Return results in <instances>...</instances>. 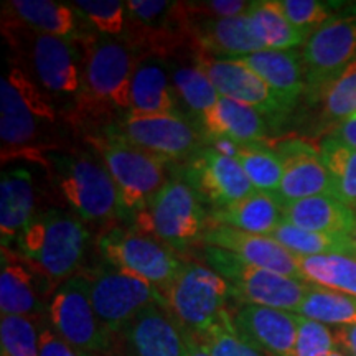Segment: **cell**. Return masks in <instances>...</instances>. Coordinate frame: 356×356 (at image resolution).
<instances>
[{
    "instance_id": "obj_1",
    "label": "cell",
    "mask_w": 356,
    "mask_h": 356,
    "mask_svg": "<svg viewBox=\"0 0 356 356\" xmlns=\"http://www.w3.org/2000/svg\"><path fill=\"white\" fill-rule=\"evenodd\" d=\"M83 47V83L74 113L111 126L131 113L132 78L140 58L126 43L104 35H96Z\"/></svg>"
},
{
    "instance_id": "obj_2",
    "label": "cell",
    "mask_w": 356,
    "mask_h": 356,
    "mask_svg": "<svg viewBox=\"0 0 356 356\" xmlns=\"http://www.w3.org/2000/svg\"><path fill=\"white\" fill-rule=\"evenodd\" d=\"M89 142L99 152L102 163L114 180L119 218L134 221L167 185L165 163L168 162L129 144L121 136L109 131L89 137Z\"/></svg>"
},
{
    "instance_id": "obj_3",
    "label": "cell",
    "mask_w": 356,
    "mask_h": 356,
    "mask_svg": "<svg viewBox=\"0 0 356 356\" xmlns=\"http://www.w3.org/2000/svg\"><path fill=\"white\" fill-rule=\"evenodd\" d=\"M88 238L79 218L50 208L30 220L17 246L20 256L37 264L58 284L73 277L83 259Z\"/></svg>"
},
{
    "instance_id": "obj_4",
    "label": "cell",
    "mask_w": 356,
    "mask_h": 356,
    "mask_svg": "<svg viewBox=\"0 0 356 356\" xmlns=\"http://www.w3.org/2000/svg\"><path fill=\"white\" fill-rule=\"evenodd\" d=\"M204 256L215 273L226 279L233 299L243 304L270 307L286 312H299L312 284L286 277L273 270L252 266L225 249L204 246Z\"/></svg>"
},
{
    "instance_id": "obj_5",
    "label": "cell",
    "mask_w": 356,
    "mask_h": 356,
    "mask_svg": "<svg viewBox=\"0 0 356 356\" xmlns=\"http://www.w3.org/2000/svg\"><path fill=\"white\" fill-rule=\"evenodd\" d=\"M58 188L86 221L106 222L119 218L118 190L104 163L89 154H51Z\"/></svg>"
},
{
    "instance_id": "obj_6",
    "label": "cell",
    "mask_w": 356,
    "mask_h": 356,
    "mask_svg": "<svg viewBox=\"0 0 356 356\" xmlns=\"http://www.w3.org/2000/svg\"><path fill=\"white\" fill-rule=\"evenodd\" d=\"M231 287L211 267L184 262L180 273L163 292L167 309L178 325L193 335H203L226 312Z\"/></svg>"
},
{
    "instance_id": "obj_7",
    "label": "cell",
    "mask_w": 356,
    "mask_h": 356,
    "mask_svg": "<svg viewBox=\"0 0 356 356\" xmlns=\"http://www.w3.org/2000/svg\"><path fill=\"white\" fill-rule=\"evenodd\" d=\"M208 213L197 191L184 180H168L149 208L134 220L142 233H150L173 251L202 241Z\"/></svg>"
},
{
    "instance_id": "obj_8",
    "label": "cell",
    "mask_w": 356,
    "mask_h": 356,
    "mask_svg": "<svg viewBox=\"0 0 356 356\" xmlns=\"http://www.w3.org/2000/svg\"><path fill=\"white\" fill-rule=\"evenodd\" d=\"M48 320L79 356H106L113 350L114 335L92 309L86 275H73L56 289L48 305Z\"/></svg>"
},
{
    "instance_id": "obj_9",
    "label": "cell",
    "mask_w": 356,
    "mask_h": 356,
    "mask_svg": "<svg viewBox=\"0 0 356 356\" xmlns=\"http://www.w3.org/2000/svg\"><path fill=\"white\" fill-rule=\"evenodd\" d=\"M55 122V111L33 79L12 68L0 81V139L2 152H22L38 139L42 124Z\"/></svg>"
},
{
    "instance_id": "obj_10",
    "label": "cell",
    "mask_w": 356,
    "mask_h": 356,
    "mask_svg": "<svg viewBox=\"0 0 356 356\" xmlns=\"http://www.w3.org/2000/svg\"><path fill=\"white\" fill-rule=\"evenodd\" d=\"M305 92L317 95L341 71L356 63V3H346L307 38L300 51Z\"/></svg>"
},
{
    "instance_id": "obj_11",
    "label": "cell",
    "mask_w": 356,
    "mask_h": 356,
    "mask_svg": "<svg viewBox=\"0 0 356 356\" xmlns=\"http://www.w3.org/2000/svg\"><path fill=\"white\" fill-rule=\"evenodd\" d=\"M92 309L108 330L118 335L150 305H165L162 292L149 280L113 264L86 275Z\"/></svg>"
},
{
    "instance_id": "obj_12",
    "label": "cell",
    "mask_w": 356,
    "mask_h": 356,
    "mask_svg": "<svg viewBox=\"0 0 356 356\" xmlns=\"http://www.w3.org/2000/svg\"><path fill=\"white\" fill-rule=\"evenodd\" d=\"M99 248L109 264L149 280L162 296L184 266L172 248L139 231L111 229L99 239Z\"/></svg>"
},
{
    "instance_id": "obj_13",
    "label": "cell",
    "mask_w": 356,
    "mask_h": 356,
    "mask_svg": "<svg viewBox=\"0 0 356 356\" xmlns=\"http://www.w3.org/2000/svg\"><path fill=\"white\" fill-rule=\"evenodd\" d=\"M104 131L118 134L129 144L167 162L188 160L203 147L202 134L184 115L127 114Z\"/></svg>"
},
{
    "instance_id": "obj_14",
    "label": "cell",
    "mask_w": 356,
    "mask_h": 356,
    "mask_svg": "<svg viewBox=\"0 0 356 356\" xmlns=\"http://www.w3.org/2000/svg\"><path fill=\"white\" fill-rule=\"evenodd\" d=\"M20 26L24 33H20L19 25H15V30H8L24 38V47L29 51L30 65L40 86L51 95L73 96L76 99L83 83V63L78 44L40 33L24 24Z\"/></svg>"
},
{
    "instance_id": "obj_15",
    "label": "cell",
    "mask_w": 356,
    "mask_h": 356,
    "mask_svg": "<svg viewBox=\"0 0 356 356\" xmlns=\"http://www.w3.org/2000/svg\"><path fill=\"white\" fill-rule=\"evenodd\" d=\"M181 180L197 191L203 203L210 204L211 211L228 208L256 191L238 160L211 147H202L186 160Z\"/></svg>"
},
{
    "instance_id": "obj_16",
    "label": "cell",
    "mask_w": 356,
    "mask_h": 356,
    "mask_svg": "<svg viewBox=\"0 0 356 356\" xmlns=\"http://www.w3.org/2000/svg\"><path fill=\"white\" fill-rule=\"evenodd\" d=\"M56 282L24 256L2 248L0 310L2 315L38 317L48 314Z\"/></svg>"
},
{
    "instance_id": "obj_17",
    "label": "cell",
    "mask_w": 356,
    "mask_h": 356,
    "mask_svg": "<svg viewBox=\"0 0 356 356\" xmlns=\"http://www.w3.org/2000/svg\"><path fill=\"white\" fill-rule=\"evenodd\" d=\"M274 150L282 162V180L275 191L282 207L318 195H335L333 177L318 149L304 139H286Z\"/></svg>"
},
{
    "instance_id": "obj_18",
    "label": "cell",
    "mask_w": 356,
    "mask_h": 356,
    "mask_svg": "<svg viewBox=\"0 0 356 356\" xmlns=\"http://www.w3.org/2000/svg\"><path fill=\"white\" fill-rule=\"evenodd\" d=\"M195 61L210 78L220 97H228L251 106L270 121H279L287 114L264 79L241 61L216 58L204 53H198Z\"/></svg>"
},
{
    "instance_id": "obj_19",
    "label": "cell",
    "mask_w": 356,
    "mask_h": 356,
    "mask_svg": "<svg viewBox=\"0 0 356 356\" xmlns=\"http://www.w3.org/2000/svg\"><path fill=\"white\" fill-rule=\"evenodd\" d=\"M234 330L252 348L267 356H296L297 314L243 304L231 315Z\"/></svg>"
},
{
    "instance_id": "obj_20",
    "label": "cell",
    "mask_w": 356,
    "mask_h": 356,
    "mask_svg": "<svg viewBox=\"0 0 356 356\" xmlns=\"http://www.w3.org/2000/svg\"><path fill=\"white\" fill-rule=\"evenodd\" d=\"M202 243L204 246L225 249L241 257L249 264L273 270L286 277L304 280L299 266V256L279 244L270 236L252 234L229 226H208Z\"/></svg>"
},
{
    "instance_id": "obj_21",
    "label": "cell",
    "mask_w": 356,
    "mask_h": 356,
    "mask_svg": "<svg viewBox=\"0 0 356 356\" xmlns=\"http://www.w3.org/2000/svg\"><path fill=\"white\" fill-rule=\"evenodd\" d=\"M118 335L129 356H186L184 330L165 305L147 307Z\"/></svg>"
},
{
    "instance_id": "obj_22",
    "label": "cell",
    "mask_w": 356,
    "mask_h": 356,
    "mask_svg": "<svg viewBox=\"0 0 356 356\" xmlns=\"http://www.w3.org/2000/svg\"><path fill=\"white\" fill-rule=\"evenodd\" d=\"M7 10L13 15V20L29 29L74 44H86L97 35L73 3L68 6L51 0H13L7 3Z\"/></svg>"
},
{
    "instance_id": "obj_23",
    "label": "cell",
    "mask_w": 356,
    "mask_h": 356,
    "mask_svg": "<svg viewBox=\"0 0 356 356\" xmlns=\"http://www.w3.org/2000/svg\"><path fill=\"white\" fill-rule=\"evenodd\" d=\"M198 131L203 142L225 139L238 145L264 142L267 124L264 115L251 106L220 97L198 119Z\"/></svg>"
},
{
    "instance_id": "obj_24",
    "label": "cell",
    "mask_w": 356,
    "mask_h": 356,
    "mask_svg": "<svg viewBox=\"0 0 356 356\" xmlns=\"http://www.w3.org/2000/svg\"><path fill=\"white\" fill-rule=\"evenodd\" d=\"M249 66L274 91L280 106L289 114L305 92L304 70L297 50H262L251 55L231 58Z\"/></svg>"
},
{
    "instance_id": "obj_25",
    "label": "cell",
    "mask_w": 356,
    "mask_h": 356,
    "mask_svg": "<svg viewBox=\"0 0 356 356\" xmlns=\"http://www.w3.org/2000/svg\"><path fill=\"white\" fill-rule=\"evenodd\" d=\"M188 33L204 55L239 58L266 50L257 40L248 13L233 19L188 22Z\"/></svg>"
},
{
    "instance_id": "obj_26",
    "label": "cell",
    "mask_w": 356,
    "mask_h": 356,
    "mask_svg": "<svg viewBox=\"0 0 356 356\" xmlns=\"http://www.w3.org/2000/svg\"><path fill=\"white\" fill-rule=\"evenodd\" d=\"M129 114L184 115L177 104L170 73L165 70V60L154 55L140 58L134 71Z\"/></svg>"
},
{
    "instance_id": "obj_27",
    "label": "cell",
    "mask_w": 356,
    "mask_h": 356,
    "mask_svg": "<svg viewBox=\"0 0 356 356\" xmlns=\"http://www.w3.org/2000/svg\"><path fill=\"white\" fill-rule=\"evenodd\" d=\"M35 216V188L32 173L10 168L0 180V236L2 248L10 249Z\"/></svg>"
},
{
    "instance_id": "obj_28",
    "label": "cell",
    "mask_w": 356,
    "mask_h": 356,
    "mask_svg": "<svg viewBox=\"0 0 356 356\" xmlns=\"http://www.w3.org/2000/svg\"><path fill=\"white\" fill-rule=\"evenodd\" d=\"M284 221L315 233L348 238L356 222V210L335 195H318L284 207Z\"/></svg>"
},
{
    "instance_id": "obj_29",
    "label": "cell",
    "mask_w": 356,
    "mask_h": 356,
    "mask_svg": "<svg viewBox=\"0 0 356 356\" xmlns=\"http://www.w3.org/2000/svg\"><path fill=\"white\" fill-rule=\"evenodd\" d=\"M208 221L210 226H229L246 233L270 236L284 221V207L275 195L254 191L228 208L210 211Z\"/></svg>"
},
{
    "instance_id": "obj_30",
    "label": "cell",
    "mask_w": 356,
    "mask_h": 356,
    "mask_svg": "<svg viewBox=\"0 0 356 356\" xmlns=\"http://www.w3.org/2000/svg\"><path fill=\"white\" fill-rule=\"evenodd\" d=\"M249 22L257 40L266 50H297L307 38L286 19L275 0L251 2Z\"/></svg>"
},
{
    "instance_id": "obj_31",
    "label": "cell",
    "mask_w": 356,
    "mask_h": 356,
    "mask_svg": "<svg viewBox=\"0 0 356 356\" xmlns=\"http://www.w3.org/2000/svg\"><path fill=\"white\" fill-rule=\"evenodd\" d=\"M299 266L305 282L356 299V256L323 254L299 257Z\"/></svg>"
},
{
    "instance_id": "obj_32",
    "label": "cell",
    "mask_w": 356,
    "mask_h": 356,
    "mask_svg": "<svg viewBox=\"0 0 356 356\" xmlns=\"http://www.w3.org/2000/svg\"><path fill=\"white\" fill-rule=\"evenodd\" d=\"M170 78L177 99L197 121L220 99L210 78L197 61L195 65H173Z\"/></svg>"
},
{
    "instance_id": "obj_33",
    "label": "cell",
    "mask_w": 356,
    "mask_h": 356,
    "mask_svg": "<svg viewBox=\"0 0 356 356\" xmlns=\"http://www.w3.org/2000/svg\"><path fill=\"white\" fill-rule=\"evenodd\" d=\"M270 238L275 239L279 244L289 249L292 254L299 257L323 256V254H353V248L348 238L343 236H332L315 231L302 229L291 222L282 221L270 233Z\"/></svg>"
},
{
    "instance_id": "obj_34",
    "label": "cell",
    "mask_w": 356,
    "mask_h": 356,
    "mask_svg": "<svg viewBox=\"0 0 356 356\" xmlns=\"http://www.w3.org/2000/svg\"><path fill=\"white\" fill-rule=\"evenodd\" d=\"M297 314L323 325H356V299L345 293L314 286Z\"/></svg>"
},
{
    "instance_id": "obj_35",
    "label": "cell",
    "mask_w": 356,
    "mask_h": 356,
    "mask_svg": "<svg viewBox=\"0 0 356 356\" xmlns=\"http://www.w3.org/2000/svg\"><path fill=\"white\" fill-rule=\"evenodd\" d=\"M315 96L322 106L320 119L325 126H332V131L338 124L353 118L356 114V63L341 71Z\"/></svg>"
},
{
    "instance_id": "obj_36",
    "label": "cell",
    "mask_w": 356,
    "mask_h": 356,
    "mask_svg": "<svg viewBox=\"0 0 356 356\" xmlns=\"http://www.w3.org/2000/svg\"><path fill=\"white\" fill-rule=\"evenodd\" d=\"M318 152L333 177L335 197L356 210V149L328 136L318 144Z\"/></svg>"
},
{
    "instance_id": "obj_37",
    "label": "cell",
    "mask_w": 356,
    "mask_h": 356,
    "mask_svg": "<svg viewBox=\"0 0 356 356\" xmlns=\"http://www.w3.org/2000/svg\"><path fill=\"white\" fill-rule=\"evenodd\" d=\"M236 160L256 191L275 195L282 180V162L273 147H267L262 142L239 145Z\"/></svg>"
},
{
    "instance_id": "obj_38",
    "label": "cell",
    "mask_w": 356,
    "mask_h": 356,
    "mask_svg": "<svg viewBox=\"0 0 356 356\" xmlns=\"http://www.w3.org/2000/svg\"><path fill=\"white\" fill-rule=\"evenodd\" d=\"M40 328L33 317L2 315L0 343L2 356H40Z\"/></svg>"
},
{
    "instance_id": "obj_39",
    "label": "cell",
    "mask_w": 356,
    "mask_h": 356,
    "mask_svg": "<svg viewBox=\"0 0 356 356\" xmlns=\"http://www.w3.org/2000/svg\"><path fill=\"white\" fill-rule=\"evenodd\" d=\"M275 2L286 19L305 38L322 29L340 8V3L320 2V0H275Z\"/></svg>"
},
{
    "instance_id": "obj_40",
    "label": "cell",
    "mask_w": 356,
    "mask_h": 356,
    "mask_svg": "<svg viewBox=\"0 0 356 356\" xmlns=\"http://www.w3.org/2000/svg\"><path fill=\"white\" fill-rule=\"evenodd\" d=\"M200 340L213 356H264L238 335L228 310L221 315L210 330L200 335Z\"/></svg>"
},
{
    "instance_id": "obj_41",
    "label": "cell",
    "mask_w": 356,
    "mask_h": 356,
    "mask_svg": "<svg viewBox=\"0 0 356 356\" xmlns=\"http://www.w3.org/2000/svg\"><path fill=\"white\" fill-rule=\"evenodd\" d=\"M337 351V341L327 325L297 314L296 356H328Z\"/></svg>"
},
{
    "instance_id": "obj_42",
    "label": "cell",
    "mask_w": 356,
    "mask_h": 356,
    "mask_svg": "<svg viewBox=\"0 0 356 356\" xmlns=\"http://www.w3.org/2000/svg\"><path fill=\"white\" fill-rule=\"evenodd\" d=\"M188 22L233 19L248 13L251 2L244 0H207V2H181Z\"/></svg>"
},
{
    "instance_id": "obj_43",
    "label": "cell",
    "mask_w": 356,
    "mask_h": 356,
    "mask_svg": "<svg viewBox=\"0 0 356 356\" xmlns=\"http://www.w3.org/2000/svg\"><path fill=\"white\" fill-rule=\"evenodd\" d=\"M40 356H79L51 327L40 328Z\"/></svg>"
},
{
    "instance_id": "obj_44",
    "label": "cell",
    "mask_w": 356,
    "mask_h": 356,
    "mask_svg": "<svg viewBox=\"0 0 356 356\" xmlns=\"http://www.w3.org/2000/svg\"><path fill=\"white\" fill-rule=\"evenodd\" d=\"M337 346L345 350L348 356H356V325H346V327H338L335 333Z\"/></svg>"
},
{
    "instance_id": "obj_45",
    "label": "cell",
    "mask_w": 356,
    "mask_h": 356,
    "mask_svg": "<svg viewBox=\"0 0 356 356\" xmlns=\"http://www.w3.org/2000/svg\"><path fill=\"white\" fill-rule=\"evenodd\" d=\"M330 137L343 142V144L351 147V149H356V114L353 118L338 124V126L330 132Z\"/></svg>"
},
{
    "instance_id": "obj_46",
    "label": "cell",
    "mask_w": 356,
    "mask_h": 356,
    "mask_svg": "<svg viewBox=\"0 0 356 356\" xmlns=\"http://www.w3.org/2000/svg\"><path fill=\"white\" fill-rule=\"evenodd\" d=\"M184 330V328H181ZM185 345H186V356H213L210 350L204 346V343L200 340V337L193 335V333L184 330Z\"/></svg>"
},
{
    "instance_id": "obj_47",
    "label": "cell",
    "mask_w": 356,
    "mask_h": 356,
    "mask_svg": "<svg viewBox=\"0 0 356 356\" xmlns=\"http://www.w3.org/2000/svg\"><path fill=\"white\" fill-rule=\"evenodd\" d=\"M348 241H350V244H351V248H353V254L356 256V222H355L353 229L350 231V234H348Z\"/></svg>"
},
{
    "instance_id": "obj_48",
    "label": "cell",
    "mask_w": 356,
    "mask_h": 356,
    "mask_svg": "<svg viewBox=\"0 0 356 356\" xmlns=\"http://www.w3.org/2000/svg\"><path fill=\"white\" fill-rule=\"evenodd\" d=\"M328 356H345V355H343V353H340V351L337 350V351H333V353H332V355H328Z\"/></svg>"
}]
</instances>
